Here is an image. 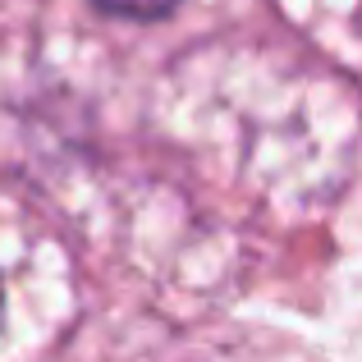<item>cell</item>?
I'll use <instances>...</instances> for the list:
<instances>
[{
	"mask_svg": "<svg viewBox=\"0 0 362 362\" xmlns=\"http://www.w3.org/2000/svg\"><path fill=\"white\" fill-rule=\"evenodd\" d=\"M97 5L115 9V14H133V18H156L165 9H175L179 0H97Z\"/></svg>",
	"mask_w": 362,
	"mask_h": 362,
	"instance_id": "6da1fadb",
	"label": "cell"
}]
</instances>
